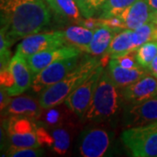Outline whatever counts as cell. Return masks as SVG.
Returning <instances> with one entry per match:
<instances>
[{
  "label": "cell",
  "mask_w": 157,
  "mask_h": 157,
  "mask_svg": "<svg viewBox=\"0 0 157 157\" xmlns=\"http://www.w3.org/2000/svg\"><path fill=\"white\" fill-rule=\"evenodd\" d=\"M116 33L105 25H101L94 31L93 39L84 51L94 56L104 55L112 42Z\"/></svg>",
  "instance_id": "obj_17"
},
{
  "label": "cell",
  "mask_w": 157,
  "mask_h": 157,
  "mask_svg": "<svg viewBox=\"0 0 157 157\" xmlns=\"http://www.w3.org/2000/svg\"><path fill=\"white\" fill-rule=\"evenodd\" d=\"M137 0H106L100 10L101 18L119 16Z\"/></svg>",
  "instance_id": "obj_21"
},
{
  "label": "cell",
  "mask_w": 157,
  "mask_h": 157,
  "mask_svg": "<svg viewBox=\"0 0 157 157\" xmlns=\"http://www.w3.org/2000/svg\"><path fill=\"white\" fill-rule=\"evenodd\" d=\"M149 73L157 78V56L153 59V61L150 63L149 67L147 68Z\"/></svg>",
  "instance_id": "obj_33"
},
{
  "label": "cell",
  "mask_w": 157,
  "mask_h": 157,
  "mask_svg": "<svg viewBox=\"0 0 157 157\" xmlns=\"http://www.w3.org/2000/svg\"><path fill=\"white\" fill-rule=\"evenodd\" d=\"M36 134H37V137H38V140L40 143L41 147L46 146L51 147L52 143H53V138L52 134H49L44 126H38L36 128Z\"/></svg>",
  "instance_id": "obj_30"
},
{
  "label": "cell",
  "mask_w": 157,
  "mask_h": 157,
  "mask_svg": "<svg viewBox=\"0 0 157 157\" xmlns=\"http://www.w3.org/2000/svg\"><path fill=\"white\" fill-rule=\"evenodd\" d=\"M107 71L113 82L120 88H123L149 74V72L147 68L142 67L137 68L122 67L119 66L113 59H111L109 61Z\"/></svg>",
  "instance_id": "obj_15"
},
{
  "label": "cell",
  "mask_w": 157,
  "mask_h": 157,
  "mask_svg": "<svg viewBox=\"0 0 157 157\" xmlns=\"http://www.w3.org/2000/svg\"><path fill=\"white\" fill-rule=\"evenodd\" d=\"M79 25H83L86 28L91 29V30H94V31H95L96 29L99 28L100 26L102 25V24H101V19L100 17L94 18V17H86V19L81 20V21L79 22Z\"/></svg>",
  "instance_id": "obj_31"
},
{
  "label": "cell",
  "mask_w": 157,
  "mask_h": 157,
  "mask_svg": "<svg viewBox=\"0 0 157 157\" xmlns=\"http://www.w3.org/2000/svg\"><path fill=\"white\" fill-rule=\"evenodd\" d=\"M123 101L135 105L157 96V78L150 73L121 90Z\"/></svg>",
  "instance_id": "obj_11"
},
{
  "label": "cell",
  "mask_w": 157,
  "mask_h": 157,
  "mask_svg": "<svg viewBox=\"0 0 157 157\" xmlns=\"http://www.w3.org/2000/svg\"><path fill=\"white\" fill-rule=\"evenodd\" d=\"M8 67L14 79V85L7 93L11 97L19 95L32 87L33 81V73L29 67L27 60L18 53L11 58Z\"/></svg>",
  "instance_id": "obj_10"
},
{
  "label": "cell",
  "mask_w": 157,
  "mask_h": 157,
  "mask_svg": "<svg viewBox=\"0 0 157 157\" xmlns=\"http://www.w3.org/2000/svg\"><path fill=\"white\" fill-rule=\"evenodd\" d=\"M101 18V17H100ZM102 25H105L109 29L113 30L116 33L127 29L126 24L123 19L120 16H114V17H107V18H101Z\"/></svg>",
  "instance_id": "obj_29"
},
{
  "label": "cell",
  "mask_w": 157,
  "mask_h": 157,
  "mask_svg": "<svg viewBox=\"0 0 157 157\" xmlns=\"http://www.w3.org/2000/svg\"><path fill=\"white\" fill-rule=\"evenodd\" d=\"M119 66L125 68H137L140 66L136 59V51L130 52L124 55L113 59Z\"/></svg>",
  "instance_id": "obj_28"
},
{
  "label": "cell",
  "mask_w": 157,
  "mask_h": 157,
  "mask_svg": "<svg viewBox=\"0 0 157 157\" xmlns=\"http://www.w3.org/2000/svg\"><path fill=\"white\" fill-rule=\"evenodd\" d=\"M148 6L150 8L152 13V17L157 15V0H147Z\"/></svg>",
  "instance_id": "obj_34"
},
{
  "label": "cell",
  "mask_w": 157,
  "mask_h": 157,
  "mask_svg": "<svg viewBox=\"0 0 157 157\" xmlns=\"http://www.w3.org/2000/svg\"><path fill=\"white\" fill-rule=\"evenodd\" d=\"M43 110L39 100H35L32 96L19 94L11 98L4 112L8 115H22L35 121L40 119Z\"/></svg>",
  "instance_id": "obj_13"
},
{
  "label": "cell",
  "mask_w": 157,
  "mask_h": 157,
  "mask_svg": "<svg viewBox=\"0 0 157 157\" xmlns=\"http://www.w3.org/2000/svg\"><path fill=\"white\" fill-rule=\"evenodd\" d=\"M78 58L79 56L63 59L47 66L34 76L32 89L35 93H40L42 90L61 80L77 67L79 63Z\"/></svg>",
  "instance_id": "obj_8"
},
{
  "label": "cell",
  "mask_w": 157,
  "mask_h": 157,
  "mask_svg": "<svg viewBox=\"0 0 157 157\" xmlns=\"http://www.w3.org/2000/svg\"><path fill=\"white\" fill-rule=\"evenodd\" d=\"M113 134L103 128H93L84 130L79 137L78 150L84 157L107 155L111 148Z\"/></svg>",
  "instance_id": "obj_5"
},
{
  "label": "cell",
  "mask_w": 157,
  "mask_h": 157,
  "mask_svg": "<svg viewBox=\"0 0 157 157\" xmlns=\"http://www.w3.org/2000/svg\"><path fill=\"white\" fill-rule=\"evenodd\" d=\"M94 30L86 28L83 25H72L64 31L66 40L72 45L78 47L81 51H84L86 47L89 45Z\"/></svg>",
  "instance_id": "obj_19"
},
{
  "label": "cell",
  "mask_w": 157,
  "mask_h": 157,
  "mask_svg": "<svg viewBox=\"0 0 157 157\" xmlns=\"http://www.w3.org/2000/svg\"><path fill=\"white\" fill-rule=\"evenodd\" d=\"M75 2L82 16L86 18L99 13L106 0H75Z\"/></svg>",
  "instance_id": "obj_25"
},
{
  "label": "cell",
  "mask_w": 157,
  "mask_h": 157,
  "mask_svg": "<svg viewBox=\"0 0 157 157\" xmlns=\"http://www.w3.org/2000/svg\"><path fill=\"white\" fill-rule=\"evenodd\" d=\"M58 107L59 106L45 109L46 112L45 113V114L42 113L40 119H42L43 124L45 126L46 125L49 127L58 128L61 125L63 120H64V116L62 114L61 111L58 108Z\"/></svg>",
  "instance_id": "obj_26"
},
{
  "label": "cell",
  "mask_w": 157,
  "mask_h": 157,
  "mask_svg": "<svg viewBox=\"0 0 157 157\" xmlns=\"http://www.w3.org/2000/svg\"><path fill=\"white\" fill-rule=\"evenodd\" d=\"M121 141L135 157H157V121L124 130Z\"/></svg>",
  "instance_id": "obj_4"
},
{
  "label": "cell",
  "mask_w": 157,
  "mask_h": 157,
  "mask_svg": "<svg viewBox=\"0 0 157 157\" xmlns=\"http://www.w3.org/2000/svg\"><path fill=\"white\" fill-rule=\"evenodd\" d=\"M53 138V143L51 147L52 150L58 155H65L70 147L71 138L67 129L55 128L51 132Z\"/></svg>",
  "instance_id": "obj_23"
},
{
  "label": "cell",
  "mask_w": 157,
  "mask_h": 157,
  "mask_svg": "<svg viewBox=\"0 0 157 157\" xmlns=\"http://www.w3.org/2000/svg\"><path fill=\"white\" fill-rule=\"evenodd\" d=\"M101 65V61L95 58H85L61 80L46 87L39 93V101L41 107L45 110L62 105L68 96L78 86L82 84Z\"/></svg>",
  "instance_id": "obj_3"
},
{
  "label": "cell",
  "mask_w": 157,
  "mask_h": 157,
  "mask_svg": "<svg viewBox=\"0 0 157 157\" xmlns=\"http://www.w3.org/2000/svg\"><path fill=\"white\" fill-rule=\"evenodd\" d=\"M8 140L11 144L10 147H41L38 140L36 131L31 132L25 135H15L7 134Z\"/></svg>",
  "instance_id": "obj_24"
},
{
  "label": "cell",
  "mask_w": 157,
  "mask_h": 157,
  "mask_svg": "<svg viewBox=\"0 0 157 157\" xmlns=\"http://www.w3.org/2000/svg\"><path fill=\"white\" fill-rule=\"evenodd\" d=\"M104 69L101 67L96 68L80 86H78L65 101L66 106L69 110L75 113L79 119H83L94 94L96 85L101 73Z\"/></svg>",
  "instance_id": "obj_6"
},
{
  "label": "cell",
  "mask_w": 157,
  "mask_h": 157,
  "mask_svg": "<svg viewBox=\"0 0 157 157\" xmlns=\"http://www.w3.org/2000/svg\"><path fill=\"white\" fill-rule=\"evenodd\" d=\"M151 21H152V22L155 23V25H157V15H156V16H155V17H152Z\"/></svg>",
  "instance_id": "obj_35"
},
{
  "label": "cell",
  "mask_w": 157,
  "mask_h": 157,
  "mask_svg": "<svg viewBox=\"0 0 157 157\" xmlns=\"http://www.w3.org/2000/svg\"><path fill=\"white\" fill-rule=\"evenodd\" d=\"M135 51L133 43V30L125 29L115 34L104 56H109L110 59H114Z\"/></svg>",
  "instance_id": "obj_18"
},
{
  "label": "cell",
  "mask_w": 157,
  "mask_h": 157,
  "mask_svg": "<svg viewBox=\"0 0 157 157\" xmlns=\"http://www.w3.org/2000/svg\"><path fill=\"white\" fill-rule=\"evenodd\" d=\"M11 97L7 93L5 88L1 87V92H0V105H1V111L3 112L6 109L8 104L11 101Z\"/></svg>",
  "instance_id": "obj_32"
},
{
  "label": "cell",
  "mask_w": 157,
  "mask_h": 157,
  "mask_svg": "<svg viewBox=\"0 0 157 157\" xmlns=\"http://www.w3.org/2000/svg\"><path fill=\"white\" fill-rule=\"evenodd\" d=\"M51 17L45 0H1V32L11 45L42 31Z\"/></svg>",
  "instance_id": "obj_1"
},
{
  "label": "cell",
  "mask_w": 157,
  "mask_h": 157,
  "mask_svg": "<svg viewBox=\"0 0 157 157\" xmlns=\"http://www.w3.org/2000/svg\"><path fill=\"white\" fill-rule=\"evenodd\" d=\"M119 16L123 19L127 29L130 30H135L152 19L151 11L147 0L135 1Z\"/></svg>",
  "instance_id": "obj_14"
},
{
  "label": "cell",
  "mask_w": 157,
  "mask_h": 157,
  "mask_svg": "<svg viewBox=\"0 0 157 157\" xmlns=\"http://www.w3.org/2000/svg\"><path fill=\"white\" fill-rule=\"evenodd\" d=\"M124 121L128 127L157 121V96L135 105H128L124 113Z\"/></svg>",
  "instance_id": "obj_12"
},
{
  "label": "cell",
  "mask_w": 157,
  "mask_h": 157,
  "mask_svg": "<svg viewBox=\"0 0 157 157\" xmlns=\"http://www.w3.org/2000/svg\"><path fill=\"white\" fill-rule=\"evenodd\" d=\"M36 128L37 124L33 119L22 115H11L6 124L7 134L25 135L36 131Z\"/></svg>",
  "instance_id": "obj_20"
},
{
  "label": "cell",
  "mask_w": 157,
  "mask_h": 157,
  "mask_svg": "<svg viewBox=\"0 0 157 157\" xmlns=\"http://www.w3.org/2000/svg\"><path fill=\"white\" fill-rule=\"evenodd\" d=\"M66 38L64 32H49L42 33H35L25 38L17 45L16 53L20 54L24 58L34 55L38 52L57 48L65 45Z\"/></svg>",
  "instance_id": "obj_7"
},
{
  "label": "cell",
  "mask_w": 157,
  "mask_h": 157,
  "mask_svg": "<svg viewBox=\"0 0 157 157\" xmlns=\"http://www.w3.org/2000/svg\"><path fill=\"white\" fill-rule=\"evenodd\" d=\"M157 56V39L147 41L136 50V59L140 67L148 68L150 63Z\"/></svg>",
  "instance_id": "obj_22"
},
{
  "label": "cell",
  "mask_w": 157,
  "mask_h": 157,
  "mask_svg": "<svg viewBox=\"0 0 157 157\" xmlns=\"http://www.w3.org/2000/svg\"><path fill=\"white\" fill-rule=\"evenodd\" d=\"M107 70H103L96 85L89 107L83 117L85 121L101 123L114 119L120 111L122 94Z\"/></svg>",
  "instance_id": "obj_2"
},
{
  "label": "cell",
  "mask_w": 157,
  "mask_h": 157,
  "mask_svg": "<svg viewBox=\"0 0 157 157\" xmlns=\"http://www.w3.org/2000/svg\"><path fill=\"white\" fill-rule=\"evenodd\" d=\"M81 50L73 45H64L57 48L43 51L26 59L29 67L35 76L47 66L59 59L79 56Z\"/></svg>",
  "instance_id": "obj_9"
},
{
  "label": "cell",
  "mask_w": 157,
  "mask_h": 157,
  "mask_svg": "<svg viewBox=\"0 0 157 157\" xmlns=\"http://www.w3.org/2000/svg\"><path fill=\"white\" fill-rule=\"evenodd\" d=\"M44 150L40 147H10L7 156L11 157H38L43 155Z\"/></svg>",
  "instance_id": "obj_27"
},
{
  "label": "cell",
  "mask_w": 157,
  "mask_h": 157,
  "mask_svg": "<svg viewBox=\"0 0 157 157\" xmlns=\"http://www.w3.org/2000/svg\"><path fill=\"white\" fill-rule=\"evenodd\" d=\"M54 14L67 21L79 23L82 20V14L75 0H45Z\"/></svg>",
  "instance_id": "obj_16"
}]
</instances>
